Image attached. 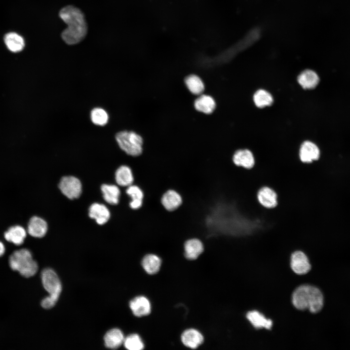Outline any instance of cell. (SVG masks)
I'll use <instances>...</instances> for the list:
<instances>
[{
    "instance_id": "obj_21",
    "label": "cell",
    "mask_w": 350,
    "mask_h": 350,
    "mask_svg": "<svg viewBox=\"0 0 350 350\" xmlns=\"http://www.w3.org/2000/svg\"><path fill=\"white\" fill-rule=\"evenodd\" d=\"M246 317L250 323L256 329L265 328L270 329L273 325L271 319H268L261 313L257 311L248 312Z\"/></svg>"
},
{
    "instance_id": "obj_6",
    "label": "cell",
    "mask_w": 350,
    "mask_h": 350,
    "mask_svg": "<svg viewBox=\"0 0 350 350\" xmlns=\"http://www.w3.org/2000/svg\"><path fill=\"white\" fill-rule=\"evenodd\" d=\"M59 188L62 193L70 199L78 198L82 193V184L79 179L72 176L63 177Z\"/></svg>"
},
{
    "instance_id": "obj_16",
    "label": "cell",
    "mask_w": 350,
    "mask_h": 350,
    "mask_svg": "<svg viewBox=\"0 0 350 350\" xmlns=\"http://www.w3.org/2000/svg\"><path fill=\"white\" fill-rule=\"evenodd\" d=\"M115 178L117 184L122 187H127L134 182L133 170L126 165H121L117 169Z\"/></svg>"
},
{
    "instance_id": "obj_24",
    "label": "cell",
    "mask_w": 350,
    "mask_h": 350,
    "mask_svg": "<svg viewBox=\"0 0 350 350\" xmlns=\"http://www.w3.org/2000/svg\"><path fill=\"white\" fill-rule=\"evenodd\" d=\"M4 41L7 48L14 52L22 51L25 46L23 37L14 32L6 34L4 37Z\"/></svg>"
},
{
    "instance_id": "obj_30",
    "label": "cell",
    "mask_w": 350,
    "mask_h": 350,
    "mask_svg": "<svg viewBox=\"0 0 350 350\" xmlns=\"http://www.w3.org/2000/svg\"><path fill=\"white\" fill-rule=\"evenodd\" d=\"M125 193L130 198V200H143L144 196V192L142 189L135 184H133L126 187Z\"/></svg>"
},
{
    "instance_id": "obj_22",
    "label": "cell",
    "mask_w": 350,
    "mask_h": 350,
    "mask_svg": "<svg viewBox=\"0 0 350 350\" xmlns=\"http://www.w3.org/2000/svg\"><path fill=\"white\" fill-rule=\"evenodd\" d=\"M319 79L317 74L313 70H307L302 72L298 78V81L304 88H315L318 84Z\"/></svg>"
},
{
    "instance_id": "obj_25",
    "label": "cell",
    "mask_w": 350,
    "mask_h": 350,
    "mask_svg": "<svg viewBox=\"0 0 350 350\" xmlns=\"http://www.w3.org/2000/svg\"><path fill=\"white\" fill-rule=\"evenodd\" d=\"M195 109L206 114L212 113L215 107V103L213 99L210 96L202 95L194 102Z\"/></svg>"
},
{
    "instance_id": "obj_11",
    "label": "cell",
    "mask_w": 350,
    "mask_h": 350,
    "mask_svg": "<svg viewBox=\"0 0 350 350\" xmlns=\"http://www.w3.org/2000/svg\"><path fill=\"white\" fill-rule=\"evenodd\" d=\"M129 307L137 317L147 315L151 312V305L149 299L144 296L136 297L129 302Z\"/></svg>"
},
{
    "instance_id": "obj_13",
    "label": "cell",
    "mask_w": 350,
    "mask_h": 350,
    "mask_svg": "<svg viewBox=\"0 0 350 350\" xmlns=\"http://www.w3.org/2000/svg\"><path fill=\"white\" fill-rule=\"evenodd\" d=\"M160 201L167 210L172 211L175 210L181 205L183 199L182 196L177 191L169 189L162 194Z\"/></svg>"
},
{
    "instance_id": "obj_18",
    "label": "cell",
    "mask_w": 350,
    "mask_h": 350,
    "mask_svg": "<svg viewBox=\"0 0 350 350\" xmlns=\"http://www.w3.org/2000/svg\"><path fill=\"white\" fill-rule=\"evenodd\" d=\"M26 235V230L19 225L10 227L4 233V238L7 241L17 245L23 243Z\"/></svg>"
},
{
    "instance_id": "obj_4",
    "label": "cell",
    "mask_w": 350,
    "mask_h": 350,
    "mask_svg": "<svg viewBox=\"0 0 350 350\" xmlns=\"http://www.w3.org/2000/svg\"><path fill=\"white\" fill-rule=\"evenodd\" d=\"M116 140L120 148L127 155L137 157L142 154L143 140L137 133L132 131H121L116 134Z\"/></svg>"
},
{
    "instance_id": "obj_28",
    "label": "cell",
    "mask_w": 350,
    "mask_h": 350,
    "mask_svg": "<svg viewBox=\"0 0 350 350\" xmlns=\"http://www.w3.org/2000/svg\"><path fill=\"white\" fill-rule=\"evenodd\" d=\"M123 344L128 350H141L144 348L141 338L136 333L131 334L125 337Z\"/></svg>"
},
{
    "instance_id": "obj_9",
    "label": "cell",
    "mask_w": 350,
    "mask_h": 350,
    "mask_svg": "<svg viewBox=\"0 0 350 350\" xmlns=\"http://www.w3.org/2000/svg\"><path fill=\"white\" fill-rule=\"evenodd\" d=\"M205 250L203 242L197 238H191L185 241L183 245L185 257L189 260H195Z\"/></svg>"
},
{
    "instance_id": "obj_2",
    "label": "cell",
    "mask_w": 350,
    "mask_h": 350,
    "mask_svg": "<svg viewBox=\"0 0 350 350\" xmlns=\"http://www.w3.org/2000/svg\"><path fill=\"white\" fill-rule=\"evenodd\" d=\"M292 301L299 310L308 309L312 313L321 311L324 303L323 296L317 287L308 284L302 285L294 291Z\"/></svg>"
},
{
    "instance_id": "obj_10",
    "label": "cell",
    "mask_w": 350,
    "mask_h": 350,
    "mask_svg": "<svg viewBox=\"0 0 350 350\" xmlns=\"http://www.w3.org/2000/svg\"><path fill=\"white\" fill-rule=\"evenodd\" d=\"M257 198L259 203L267 209H272L278 205L276 192L268 186L262 187L258 191Z\"/></svg>"
},
{
    "instance_id": "obj_29",
    "label": "cell",
    "mask_w": 350,
    "mask_h": 350,
    "mask_svg": "<svg viewBox=\"0 0 350 350\" xmlns=\"http://www.w3.org/2000/svg\"><path fill=\"white\" fill-rule=\"evenodd\" d=\"M91 120L95 124L104 125L108 122V116L106 111L101 108H95L91 111Z\"/></svg>"
},
{
    "instance_id": "obj_8",
    "label": "cell",
    "mask_w": 350,
    "mask_h": 350,
    "mask_svg": "<svg viewBox=\"0 0 350 350\" xmlns=\"http://www.w3.org/2000/svg\"><path fill=\"white\" fill-rule=\"evenodd\" d=\"M300 160L304 163H311L318 159L320 150L318 146L310 141H305L300 145L298 150Z\"/></svg>"
},
{
    "instance_id": "obj_12",
    "label": "cell",
    "mask_w": 350,
    "mask_h": 350,
    "mask_svg": "<svg viewBox=\"0 0 350 350\" xmlns=\"http://www.w3.org/2000/svg\"><path fill=\"white\" fill-rule=\"evenodd\" d=\"M232 161L237 166L251 169L255 164V158L252 152L248 149L235 151L232 156Z\"/></svg>"
},
{
    "instance_id": "obj_5",
    "label": "cell",
    "mask_w": 350,
    "mask_h": 350,
    "mask_svg": "<svg viewBox=\"0 0 350 350\" xmlns=\"http://www.w3.org/2000/svg\"><path fill=\"white\" fill-rule=\"evenodd\" d=\"M41 279L43 287L49 295L59 298L62 286L56 272L51 268L44 269L41 272Z\"/></svg>"
},
{
    "instance_id": "obj_14",
    "label": "cell",
    "mask_w": 350,
    "mask_h": 350,
    "mask_svg": "<svg viewBox=\"0 0 350 350\" xmlns=\"http://www.w3.org/2000/svg\"><path fill=\"white\" fill-rule=\"evenodd\" d=\"M181 340L185 346L192 349H195L203 343L204 337L198 330L188 329L182 332Z\"/></svg>"
},
{
    "instance_id": "obj_1",
    "label": "cell",
    "mask_w": 350,
    "mask_h": 350,
    "mask_svg": "<svg viewBox=\"0 0 350 350\" xmlns=\"http://www.w3.org/2000/svg\"><path fill=\"white\" fill-rule=\"evenodd\" d=\"M59 16L68 27L61 34L63 40L68 45L78 44L86 37L88 25L83 12L78 8L68 5L62 8Z\"/></svg>"
},
{
    "instance_id": "obj_27",
    "label": "cell",
    "mask_w": 350,
    "mask_h": 350,
    "mask_svg": "<svg viewBox=\"0 0 350 350\" xmlns=\"http://www.w3.org/2000/svg\"><path fill=\"white\" fill-rule=\"evenodd\" d=\"M253 100L255 105L259 108L270 105L273 103V98L271 95L263 89L258 90L255 92L253 96Z\"/></svg>"
},
{
    "instance_id": "obj_23",
    "label": "cell",
    "mask_w": 350,
    "mask_h": 350,
    "mask_svg": "<svg viewBox=\"0 0 350 350\" xmlns=\"http://www.w3.org/2000/svg\"><path fill=\"white\" fill-rule=\"evenodd\" d=\"M101 188L103 198L107 203L111 205L119 203L121 191L117 186L105 184L102 185Z\"/></svg>"
},
{
    "instance_id": "obj_32",
    "label": "cell",
    "mask_w": 350,
    "mask_h": 350,
    "mask_svg": "<svg viewBox=\"0 0 350 350\" xmlns=\"http://www.w3.org/2000/svg\"><path fill=\"white\" fill-rule=\"evenodd\" d=\"M5 250V248L4 244L0 241V257L4 254Z\"/></svg>"
},
{
    "instance_id": "obj_19",
    "label": "cell",
    "mask_w": 350,
    "mask_h": 350,
    "mask_svg": "<svg viewBox=\"0 0 350 350\" xmlns=\"http://www.w3.org/2000/svg\"><path fill=\"white\" fill-rule=\"evenodd\" d=\"M124 336L122 331L117 328L109 330L105 335V346L110 349H116L123 344Z\"/></svg>"
},
{
    "instance_id": "obj_31",
    "label": "cell",
    "mask_w": 350,
    "mask_h": 350,
    "mask_svg": "<svg viewBox=\"0 0 350 350\" xmlns=\"http://www.w3.org/2000/svg\"><path fill=\"white\" fill-rule=\"evenodd\" d=\"M58 299L59 298L49 295L42 300L41 305L44 309H51L55 305Z\"/></svg>"
},
{
    "instance_id": "obj_7",
    "label": "cell",
    "mask_w": 350,
    "mask_h": 350,
    "mask_svg": "<svg viewBox=\"0 0 350 350\" xmlns=\"http://www.w3.org/2000/svg\"><path fill=\"white\" fill-rule=\"evenodd\" d=\"M290 264L293 271L298 275L307 274L311 268L307 256L300 250L295 251L292 254Z\"/></svg>"
},
{
    "instance_id": "obj_17",
    "label": "cell",
    "mask_w": 350,
    "mask_h": 350,
    "mask_svg": "<svg viewBox=\"0 0 350 350\" xmlns=\"http://www.w3.org/2000/svg\"><path fill=\"white\" fill-rule=\"evenodd\" d=\"M88 214L99 225L105 224L110 218V212L104 204L98 203H94L90 206Z\"/></svg>"
},
{
    "instance_id": "obj_15",
    "label": "cell",
    "mask_w": 350,
    "mask_h": 350,
    "mask_svg": "<svg viewBox=\"0 0 350 350\" xmlns=\"http://www.w3.org/2000/svg\"><path fill=\"white\" fill-rule=\"evenodd\" d=\"M47 229L46 222L39 217L33 216L28 222L27 231L32 237L42 238L46 235Z\"/></svg>"
},
{
    "instance_id": "obj_20",
    "label": "cell",
    "mask_w": 350,
    "mask_h": 350,
    "mask_svg": "<svg viewBox=\"0 0 350 350\" xmlns=\"http://www.w3.org/2000/svg\"><path fill=\"white\" fill-rule=\"evenodd\" d=\"M161 260L156 254H146L141 260V265L144 271L149 275L157 274L160 268Z\"/></svg>"
},
{
    "instance_id": "obj_26",
    "label": "cell",
    "mask_w": 350,
    "mask_h": 350,
    "mask_svg": "<svg viewBox=\"0 0 350 350\" xmlns=\"http://www.w3.org/2000/svg\"><path fill=\"white\" fill-rule=\"evenodd\" d=\"M188 89L193 94L198 95L204 90V85L201 79L195 75L188 76L185 80Z\"/></svg>"
},
{
    "instance_id": "obj_3",
    "label": "cell",
    "mask_w": 350,
    "mask_h": 350,
    "mask_svg": "<svg viewBox=\"0 0 350 350\" xmlns=\"http://www.w3.org/2000/svg\"><path fill=\"white\" fill-rule=\"evenodd\" d=\"M9 264L10 268L18 271L25 278L34 276L38 270V264L34 260L31 251L26 248H22L14 251L9 257Z\"/></svg>"
}]
</instances>
